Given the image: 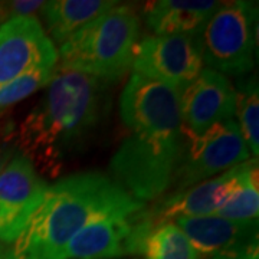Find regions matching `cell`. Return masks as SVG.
Instances as JSON below:
<instances>
[{
	"label": "cell",
	"instance_id": "1",
	"mask_svg": "<svg viewBox=\"0 0 259 259\" xmlns=\"http://www.w3.org/2000/svg\"><path fill=\"white\" fill-rule=\"evenodd\" d=\"M104 91L100 79L56 66L45 95L16 133L22 156L37 173L56 177L81 150L107 110Z\"/></svg>",
	"mask_w": 259,
	"mask_h": 259
},
{
	"label": "cell",
	"instance_id": "19",
	"mask_svg": "<svg viewBox=\"0 0 259 259\" xmlns=\"http://www.w3.org/2000/svg\"><path fill=\"white\" fill-rule=\"evenodd\" d=\"M259 190H258V167L250 171L242 187L232 196L219 209L214 216H221L231 221H258Z\"/></svg>",
	"mask_w": 259,
	"mask_h": 259
},
{
	"label": "cell",
	"instance_id": "9",
	"mask_svg": "<svg viewBox=\"0 0 259 259\" xmlns=\"http://www.w3.org/2000/svg\"><path fill=\"white\" fill-rule=\"evenodd\" d=\"M200 36H144L134 49L133 71L183 91L203 71Z\"/></svg>",
	"mask_w": 259,
	"mask_h": 259
},
{
	"label": "cell",
	"instance_id": "3",
	"mask_svg": "<svg viewBox=\"0 0 259 259\" xmlns=\"http://www.w3.org/2000/svg\"><path fill=\"white\" fill-rule=\"evenodd\" d=\"M140 18L131 6H114L61 45L59 69L90 75L101 82L118 81L133 65Z\"/></svg>",
	"mask_w": 259,
	"mask_h": 259
},
{
	"label": "cell",
	"instance_id": "24",
	"mask_svg": "<svg viewBox=\"0 0 259 259\" xmlns=\"http://www.w3.org/2000/svg\"><path fill=\"white\" fill-rule=\"evenodd\" d=\"M3 22V15H2V8H0V23Z\"/></svg>",
	"mask_w": 259,
	"mask_h": 259
},
{
	"label": "cell",
	"instance_id": "12",
	"mask_svg": "<svg viewBox=\"0 0 259 259\" xmlns=\"http://www.w3.org/2000/svg\"><path fill=\"white\" fill-rule=\"evenodd\" d=\"M55 44L37 18H12L0 26V85L37 68H56Z\"/></svg>",
	"mask_w": 259,
	"mask_h": 259
},
{
	"label": "cell",
	"instance_id": "21",
	"mask_svg": "<svg viewBox=\"0 0 259 259\" xmlns=\"http://www.w3.org/2000/svg\"><path fill=\"white\" fill-rule=\"evenodd\" d=\"M45 2L35 0H19V2H8L0 3L3 22L12 18H35L36 12H42Z\"/></svg>",
	"mask_w": 259,
	"mask_h": 259
},
{
	"label": "cell",
	"instance_id": "8",
	"mask_svg": "<svg viewBox=\"0 0 259 259\" xmlns=\"http://www.w3.org/2000/svg\"><path fill=\"white\" fill-rule=\"evenodd\" d=\"M180 94L173 87L133 72L120 97L121 120L134 134L180 137Z\"/></svg>",
	"mask_w": 259,
	"mask_h": 259
},
{
	"label": "cell",
	"instance_id": "7",
	"mask_svg": "<svg viewBox=\"0 0 259 259\" xmlns=\"http://www.w3.org/2000/svg\"><path fill=\"white\" fill-rule=\"evenodd\" d=\"M249 148L236 121L214 124L202 134L183 127L182 147L173 179L175 192L219 176L249 160Z\"/></svg>",
	"mask_w": 259,
	"mask_h": 259
},
{
	"label": "cell",
	"instance_id": "22",
	"mask_svg": "<svg viewBox=\"0 0 259 259\" xmlns=\"http://www.w3.org/2000/svg\"><path fill=\"white\" fill-rule=\"evenodd\" d=\"M2 164H3V157H2V148H0V170H2Z\"/></svg>",
	"mask_w": 259,
	"mask_h": 259
},
{
	"label": "cell",
	"instance_id": "5",
	"mask_svg": "<svg viewBox=\"0 0 259 259\" xmlns=\"http://www.w3.org/2000/svg\"><path fill=\"white\" fill-rule=\"evenodd\" d=\"M258 6L226 2L214 12L200 35L203 62L222 75L249 74L255 65Z\"/></svg>",
	"mask_w": 259,
	"mask_h": 259
},
{
	"label": "cell",
	"instance_id": "17",
	"mask_svg": "<svg viewBox=\"0 0 259 259\" xmlns=\"http://www.w3.org/2000/svg\"><path fill=\"white\" fill-rule=\"evenodd\" d=\"M143 255L146 259H200V255L175 222L153 229L146 239Z\"/></svg>",
	"mask_w": 259,
	"mask_h": 259
},
{
	"label": "cell",
	"instance_id": "10",
	"mask_svg": "<svg viewBox=\"0 0 259 259\" xmlns=\"http://www.w3.org/2000/svg\"><path fill=\"white\" fill-rule=\"evenodd\" d=\"M256 167L258 158H249L219 176L168 194L157 206L147 210L153 229L177 218L214 216L241 189L250 171Z\"/></svg>",
	"mask_w": 259,
	"mask_h": 259
},
{
	"label": "cell",
	"instance_id": "16",
	"mask_svg": "<svg viewBox=\"0 0 259 259\" xmlns=\"http://www.w3.org/2000/svg\"><path fill=\"white\" fill-rule=\"evenodd\" d=\"M117 3L107 0H54L45 2L42 18L49 39L59 45L65 44L79 29L112 9Z\"/></svg>",
	"mask_w": 259,
	"mask_h": 259
},
{
	"label": "cell",
	"instance_id": "18",
	"mask_svg": "<svg viewBox=\"0 0 259 259\" xmlns=\"http://www.w3.org/2000/svg\"><path fill=\"white\" fill-rule=\"evenodd\" d=\"M236 91V110L238 127L246 146L249 148L250 156L258 158L259 153V95L256 76H249L243 82H239Z\"/></svg>",
	"mask_w": 259,
	"mask_h": 259
},
{
	"label": "cell",
	"instance_id": "23",
	"mask_svg": "<svg viewBox=\"0 0 259 259\" xmlns=\"http://www.w3.org/2000/svg\"><path fill=\"white\" fill-rule=\"evenodd\" d=\"M3 252H5V250H3V248H2V245H0V258L3 256Z\"/></svg>",
	"mask_w": 259,
	"mask_h": 259
},
{
	"label": "cell",
	"instance_id": "20",
	"mask_svg": "<svg viewBox=\"0 0 259 259\" xmlns=\"http://www.w3.org/2000/svg\"><path fill=\"white\" fill-rule=\"evenodd\" d=\"M56 68H37L28 74L0 85V110L30 97L32 94L47 87L52 79Z\"/></svg>",
	"mask_w": 259,
	"mask_h": 259
},
{
	"label": "cell",
	"instance_id": "13",
	"mask_svg": "<svg viewBox=\"0 0 259 259\" xmlns=\"http://www.w3.org/2000/svg\"><path fill=\"white\" fill-rule=\"evenodd\" d=\"M175 223L202 256L258 259V221H231L221 216L177 218Z\"/></svg>",
	"mask_w": 259,
	"mask_h": 259
},
{
	"label": "cell",
	"instance_id": "14",
	"mask_svg": "<svg viewBox=\"0 0 259 259\" xmlns=\"http://www.w3.org/2000/svg\"><path fill=\"white\" fill-rule=\"evenodd\" d=\"M236 91L228 76L206 68L180 94L183 127L202 134L214 124L233 120Z\"/></svg>",
	"mask_w": 259,
	"mask_h": 259
},
{
	"label": "cell",
	"instance_id": "11",
	"mask_svg": "<svg viewBox=\"0 0 259 259\" xmlns=\"http://www.w3.org/2000/svg\"><path fill=\"white\" fill-rule=\"evenodd\" d=\"M48 185L28 158L19 154L0 171V242L13 243L42 203Z\"/></svg>",
	"mask_w": 259,
	"mask_h": 259
},
{
	"label": "cell",
	"instance_id": "15",
	"mask_svg": "<svg viewBox=\"0 0 259 259\" xmlns=\"http://www.w3.org/2000/svg\"><path fill=\"white\" fill-rule=\"evenodd\" d=\"M222 5L214 0H158L146 6L144 20L156 36H200Z\"/></svg>",
	"mask_w": 259,
	"mask_h": 259
},
{
	"label": "cell",
	"instance_id": "4",
	"mask_svg": "<svg viewBox=\"0 0 259 259\" xmlns=\"http://www.w3.org/2000/svg\"><path fill=\"white\" fill-rule=\"evenodd\" d=\"M180 137L131 133L114 153L110 170L118 185L141 203L158 199L173 186L180 156Z\"/></svg>",
	"mask_w": 259,
	"mask_h": 259
},
{
	"label": "cell",
	"instance_id": "6",
	"mask_svg": "<svg viewBox=\"0 0 259 259\" xmlns=\"http://www.w3.org/2000/svg\"><path fill=\"white\" fill-rule=\"evenodd\" d=\"M151 231L141 202L105 210L75 233L65 246L62 259H114L143 253Z\"/></svg>",
	"mask_w": 259,
	"mask_h": 259
},
{
	"label": "cell",
	"instance_id": "2",
	"mask_svg": "<svg viewBox=\"0 0 259 259\" xmlns=\"http://www.w3.org/2000/svg\"><path fill=\"white\" fill-rule=\"evenodd\" d=\"M139 202L98 171L75 173L48 186L28 226L0 259H62L65 246L98 213Z\"/></svg>",
	"mask_w": 259,
	"mask_h": 259
}]
</instances>
